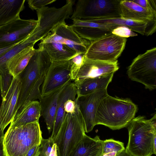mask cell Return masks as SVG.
Masks as SVG:
<instances>
[{"instance_id":"e0dca14e","label":"cell","mask_w":156,"mask_h":156,"mask_svg":"<svg viewBox=\"0 0 156 156\" xmlns=\"http://www.w3.org/2000/svg\"><path fill=\"white\" fill-rule=\"evenodd\" d=\"M66 85L46 95L41 96L39 99L41 106V115L44 119L49 133L52 130L54 127L59 95Z\"/></svg>"},{"instance_id":"cb8c5ba5","label":"cell","mask_w":156,"mask_h":156,"mask_svg":"<svg viewBox=\"0 0 156 156\" xmlns=\"http://www.w3.org/2000/svg\"><path fill=\"white\" fill-rule=\"evenodd\" d=\"M114 73H112L84 80L76 86L77 96L89 94L97 90L107 89L108 84L112 81Z\"/></svg>"},{"instance_id":"7a4b0ae2","label":"cell","mask_w":156,"mask_h":156,"mask_svg":"<svg viewBox=\"0 0 156 156\" xmlns=\"http://www.w3.org/2000/svg\"><path fill=\"white\" fill-rule=\"evenodd\" d=\"M137 110V105L129 99L113 97L108 94L98 107L95 125H103L112 130L121 129L127 126Z\"/></svg>"},{"instance_id":"d6a6232c","label":"cell","mask_w":156,"mask_h":156,"mask_svg":"<svg viewBox=\"0 0 156 156\" xmlns=\"http://www.w3.org/2000/svg\"><path fill=\"white\" fill-rule=\"evenodd\" d=\"M76 105L75 100L68 99L67 100L64 105L65 111L66 113H72L75 111Z\"/></svg>"},{"instance_id":"603a6c76","label":"cell","mask_w":156,"mask_h":156,"mask_svg":"<svg viewBox=\"0 0 156 156\" xmlns=\"http://www.w3.org/2000/svg\"><path fill=\"white\" fill-rule=\"evenodd\" d=\"M34 46L25 48L6 63V67L13 77L19 75L27 66L35 52Z\"/></svg>"},{"instance_id":"4dcf8cb0","label":"cell","mask_w":156,"mask_h":156,"mask_svg":"<svg viewBox=\"0 0 156 156\" xmlns=\"http://www.w3.org/2000/svg\"><path fill=\"white\" fill-rule=\"evenodd\" d=\"M54 143V141L51 137L47 139L42 138L39 147L40 152L45 156H48Z\"/></svg>"},{"instance_id":"d590c367","label":"cell","mask_w":156,"mask_h":156,"mask_svg":"<svg viewBox=\"0 0 156 156\" xmlns=\"http://www.w3.org/2000/svg\"><path fill=\"white\" fill-rule=\"evenodd\" d=\"M20 42L14 44L7 47L0 49V57Z\"/></svg>"},{"instance_id":"d4e9b609","label":"cell","mask_w":156,"mask_h":156,"mask_svg":"<svg viewBox=\"0 0 156 156\" xmlns=\"http://www.w3.org/2000/svg\"><path fill=\"white\" fill-rule=\"evenodd\" d=\"M38 45L47 52L51 62L68 61L78 54L67 46L60 43H39Z\"/></svg>"},{"instance_id":"f546056e","label":"cell","mask_w":156,"mask_h":156,"mask_svg":"<svg viewBox=\"0 0 156 156\" xmlns=\"http://www.w3.org/2000/svg\"><path fill=\"white\" fill-rule=\"evenodd\" d=\"M112 33L119 37L127 38L137 36V34L128 27L119 26L113 30Z\"/></svg>"},{"instance_id":"f1b7e54d","label":"cell","mask_w":156,"mask_h":156,"mask_svg":"<svg viewBox=\"0 0 156 156\" xmlns=\"http://www.w3.org/2000/svg\"><path fill=\"white\" fill-rule=\"evenodd\" d=\"M137 4L147 11L156 16V0H133Z\"/></svg>"},{"instance_id":"8fae6325","label":"cell","mask_w":156,"mask_h":156,"mask_svg":"<svg viewBox=\"0 0 156 156\" xmlns=\"http://www.w3.org/2000/svg\"><path fill=\"white\" fill-rule=\"evenodd\" d=\"M72 81L69 60L52 62L41 85V97L69 84Z\"/></svg>"},{"instance_id":"60d3db41","label":"cell","mask_w":156,"mask_h":156,"mask_svg":"<svg viewBox=\"0 0 156 156\" xmlns=\"http://www.w3.org/2000/svg\"><path fill=\"white\" fill-rule=\"evenodd\" d=\"M38 156H45L44 154H43L42 153H41L40 151L39 154Z\"/></svg>"},{"instance_id":"74e56055","label":"cell","mask_w":156,"mask_h":156,"mask_svg":"<svg viewBox=\"0 0 156 156\" xmlns=\"http://www.w3.org/2000/svg\"><path fill=\"white\" fill-rule=\"evenodd\" d=\"M3 138L0 139V156H6L3 149Z\"/></svg>"},{"instance_id":"ac0fdd59","label":"cell","mask_w":156,"mask_h":156,"mask_svg":"<svg viewBox=\"0 0 156 156\" xmlns=\"http://www.w3.org/2000/svg\"><path fill=\"white\" fill-rule=\"evenodd\" d=\"M41 115L40 102L37 100L29 102L22 106L17 111L9 127H17L32 122H39Z\"/></svg>"},{"instance_id":"8d00e7d4","label":"cell","mask_w":156,"mask_h":156,"mask_svg":"<svg viewBox=\"0 0 156 156\" xmlns=\"http://www.w3.org/2000/svg\"><path fill=\"white\" fill-rule=\"evenodd\" d=\"M115 156H133L125 149L116 153Z\"/></svg>"},{"instance_id":"44dd1931","label":"cell","mask_w":156,"mask_h":156,"mask_svg":"<svg viewBox=\"0 0 156 156\" xmlns=\"http://www.w3.org/2000/svg\"><path fill=\"white\" fill-rule=\"evenodd\" d=\"M121 17L132 20L156 22V16L132 1L120 0Z\"/></svg>"},{"instance_id":"7c38bea8","label":"cell","mask_w":156,"mask_h":156,"mask_svg":"<svg viewBox=\"0 0 156 156\" xmlns=\"http://www.w3.org/2000/svg\"><path fill=\"white\" fill-rule=\"evenodd\" d=\"M108 94L107 89H99L89 94L76 96V103L82 115L86 133L91 131L95 126V117L98 107Z\"/></svg>"},{"instance_id":"ab89813d","label":"cell","mask_w":156,"mask_h":156,"mask_svg":"<svg viewBox=\"0 0 156 156\" xmlns=\"http://www.w3.org/2000/svg\"><path fill=\"white\" fill-rule=\"evenodd\" d=\"M154 154H156V137L154 138L153 143Z\"/></svg>"},{"instance_id":"9c48e42d","label":"cell","mask_w":156,"mask_h":156,"mask_svg":"<svg viewBox=\"0 0 156 156\" xmlns=\"http://www.w3.org/2000/svg\"><path fill=\"white\" fill-rule=\"evenodd\" d=\"M60 43L67 46L77 54H84L90 44L89 41L80 37L65 22L55 26L40 43Z\"/></svg>"},{"instance_id":"6da1fadb","label":"cell","mask_w":156,"mask_h":156,"mask_svg":"<svg viewBox=\"0 0 156 156\" xmlns=\"http://www.w3.org/2000/svg\"><path fill=\"white\" fill-rule=\"evenodd\" d=\"M51 62L45 50L40 47L36 49L27 66L19 75L21 87L16 112L23 105L36 100L41 96L40 87L43 80L41 77L47 73Z\"/></svg>"},{"instance_id":"f35d334b","label":"cell","mask_w":156,"mask_h":156,"mask_svg":"<svg viewBox=\"0 0 156 156\" xmlns=\"http://www.w3.org/2000/svg\"><path fill=\"white\" fill-rule=\"evenodd\" d=\"M116 153L115 152H113L103 154L102 156H115Z\"/></svg>"},{"instance_id":"d6986e66","label":"cell","mask_w":156,"mask_h":156,"mask_svg":"<svg viewBox=\"0 0 156 156\" xmlns=\"http://www.w3.org/2000/svg\"><path fill=\"white\" fill-rule=\"evenodd\" d=\"M77 95V87L74 82L65 86L60 93L58 100L55 120L51 137L54 141L66 114L64 105L68 99L75 100Z\"/></svg>"},{"instance_id":"83f0119b","label":"cell","mask_w":156,"mask_h":156,"mask_svg":"<svg viewBox=\"0 0 156 156\" xmlns=\"http://www.w3.org/2000/svg\"><path fill=\"white\" fill-rule=\"evenodd\" d=\"M84 57V54H78L69 60L70 74L72 81L75 80L78 70L82 65Z\"/></svg>"},{"instance_id":"3957f363","label":"cell","mask_w":156,"mask_h":156,"mask_svg":"<svg viewBox=\"0 0 156 156\" xmlns=\"http://www.w3.org/2000/svg\"><path fill=\"white\" fill-rule=\"evenodd\" d=\"M128 142L126 149L133 156H151L156 137V115L150 119L143 116L134 118L127 126Z\"/></svg>"},{"instance_id":"30bf717a","label":"cell","mask_w":156,"mask_h":156,"mask_svg":"<svg viewBox=\"0 0 156 156\" xmlns=\"http://www.w3.org/2000/svg\"><path fill=\"white\" fill-rule=\"evenodd\" d=\"M37 20L20 18L0 26V49L26 39L37 26Z\"/></svg>"},{"instance_id":"5b68a950","label":"cell","mask_w":156,"mask_h":156,"mask_svg":"<svg viewBox=\"0 0 156 156\" xmlns=\"http://www.w3.org/2000/svg\"><path fill=\"white\" fill-rule=\"evenodd\" d=\"M85 133L84 121L76 105L74 112L66 113L62 123L54 141L60 156H69L86 134Z\"/></svg>"},{"instance_id":"52a82bcc","label":"cell","mask_w":156,"mask_h":156,"mask_svg":"<svg viewBox=\"0 0 156 156\" xmlns=\"http://www.w3.org/2000/svg\"><path fill=\"white\" fill-rule=\"evenodd\" d=\"M127 74L131 80L140 83L146 89L156 88V48L138 55L128 67Z\"/></svg>"},{"instance_id":"9a60e30c","label":"cell","mask_w":156,"mask_h":156,"mask_svg":"<svg viewBox=\"0 0 156 156\" xmlns=\"http://www.w3.org/2000/svg\"><path fill=\"white\" fill-rule=\"evenodd\" d=\"M118 60L105 62L88 59L84 57L83 64L73 81L76 86L85 79L114 73L118 70Z\"/></svg>"},{"instance_id":"1f68e13d","label":"cell","mask_w":156,"mask_h":156,"mask_svg":"<svg viewBox=\"0 0 156 156\" xmlns=\"http://www.w3.org/2000/svg\"><path fill=\"white\" fill-rule=\"evenodd\" d=\"M56 1V0H29L27 1L29 8L33 10L36 11Z\"/></svg>"},{"instance_id":"8992f818","label":"cell","mask_w":156,"mask_h":156,"mask_svg":"<svg viewBox=\"0 0 156 156\" xmlns=\"http://www.w3.org/2000/svg\"><path fill=\"white\" fill-rule=\"evenodd\" d=\"M120 0H78L70 18L85 20L120 17Z\"/></svg>"},{"instance_id":"5bb4252c","label":"cell","mask_w":156,"mask_h":156,"mask_svg":"<svg viewBox=\"0 0 156 156\" xmlns=\"http://www.w3.org/2000/svg\"><path fill=\"white\" fill-rule=\"evenodd\" d=\"M70 25L74 30L81 38L90 42L109 35L118 26L100 23L88 20L72 19Z\"/></svg>"},{"instance_id":"ba28073f","label":"cell","mask_w":156,"mask_h":156,"mask_svg":"<svg viewBox=\"0 0 156 156\" xmlns=\"http://www.w3.org/2000/svg\"><path fill=\"white\" fill-rule=\"evenodd\" d=\"M126 40V38L111 34L91 41L84 57L91 60L115 62L124 50Z\"/></svg>"},{"instance_id":"484cf974","label":"cell","mask_w":156,"mask_h":156,"mask_svg":"<svg viewBox=\"0 0 156 156\" xmlns=\"http://www.w3.org/2000/svg\"><path fill=\"white\" fill-rule=\"evenodd\" d=\"M13 78L6 67L0 68V90L2 99L5 96Z\"/></svg>"},{"instance_id":"ffe728a7","label":"cell","mask_w":156,"mask_h":156,"mask_svg":"<svg viewBox=\"0 0 156 156\" xmlns=\"http://www.w3.org/2000/svg\"><path fill=\"white\" fill-rule=\"evenodd\" d=\"M103 142L98 135L92 138L86 134L69 156H102Z\"/></svg>"},{"instance_id":"2e32d148","label":"cell","mask_w":156,"mask_h":156,"mask_svg":"<svg viewBox=\"0 0 156 156\" xmlns=\"http://www.w3.org/2000/svg\"><path fill=\"white\" fill-rule=\"evenodd\" d=\"M88 20L100 23L125 26L132 31L138 32L143 35H151L156 31V22L134 20L121 17Z\"/></svg>"},{"instance_id":"e575fe53","label":"cell","mask_w":156,"mask_h":156,"mask_svg":"<svg viewBox=\"0 0 156 156\" xmlns=\"http://www.w3.org/2000/svg\"><path fill=\"white\" fill-rule=\"evenodd\" d=\"M48 156H60L59 151L55 143L53 145Z\"/></svg>"},{"instance_id":"4316f807","label":"cell","mask_w":156,"mask_h":156,"mask_svg":"<svg viewBox=\"0 0 156 156\" xmlns=\"http://www.w3.org/2000/svg\"><path fill=\"white\" fill-rule=\"evenodd\" d=\"M125 149L124 143L112 139L104 140L103 154L115 152L117 153Z\"/></svg>"},{"instance_id":"7402d4cb","label":"cell","mask_w":156,"mask_h":156,"mask_svg":"<svg viewBox=\"0 0 156 156\" xmlns=\"http://www.w3.org/2000/svg\"><path fill=\"white\" fill-rule=\"evenodd\" d=\"M25 0H0V26L20 18L24 8Z\"/></svg>"},{"instance_id":"4fadbf2b","label":"cell","mask_w":156,"mask_h":156,"mask_svg":"<svg viewBox=\"0 0 156 156\" xmlns=\"http://www.w3.org/2000/svg\"><path fill=\"white\" fill-rule=\"evenodd\" d=\"M20 87V76L13 77L5 96L2 99L0 105V129L2 132L16 113Z\"/></svg>"},{"instance_id":"836d02e7","label":"cell","mask_w":156,"mask_h":156,"mask_svg":"<svg viewBox=\"0 0 156 156\" xmlns=\"http://www.w3.org/2000/svg\"><path fill=\"white\" fill-rule=\"evenodd\" d=\"M40 145H37L31 148L27 152L26 156H38L39 154Z\"/></svg>"},{"instance_id":"277c9868","label":"cell","mask_w":156,"mask_h":156,"mask_svg":"<svg viewBox=\"0 0 156 156\" xmlns=\"http://www.w3.org/2000/svg\"><path fill=\"white\" fill-rule=\"evenodd\" d=\"M43 137L39 122L9 127L3 139L6 156H26L32 147L40 145Z\"/></svg>"}]
</instances>
